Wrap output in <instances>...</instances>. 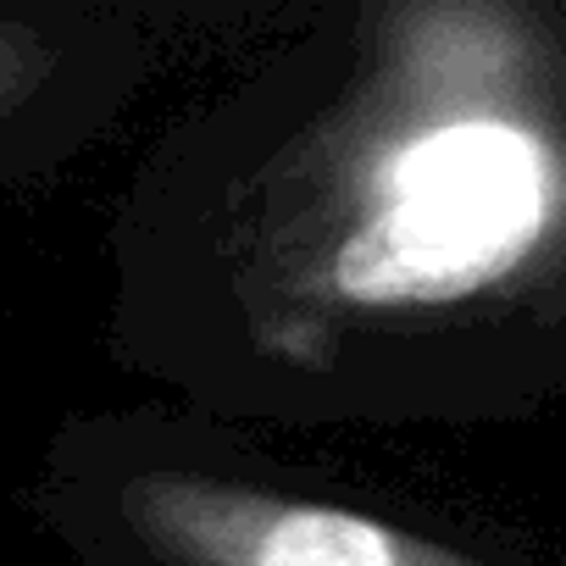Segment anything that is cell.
<instances>
[{"label": "cell", "instance_id": "1", "mask_svg": "<svg viewBox=\"0 0 566 566\" xmlns=\"http://www.w3.org/2000/svg\"><path fill=\"white\" fill-rule=\"evenodd\" d=\"M566 295V12L378 0L178 123L123 206V361L328 422Z\"/></svg>", "mask_w": 566, "mask_h": 566}, {"label": "cell", "instance_id": "2", "mask_svg": "<svg viewBox=\"0 0 566 566\" xmlns=\"http://www.w3.org/2000/svg\"><path fill=\"white\" fill-rule=\"evenodd\" d=\"M45 511L90 566H489L367 505L228 472L128 422L56 450Z\"/></svg>", "mask_w": 566, "mask_h": 566}, {"label": "cell", "instance_id": "3", "mask_svg": "<svg viewBox=\"0 0 566 566\" xmlns=\"http://www.w3.org/2000/svg\"><path fill=\"white\" fill-rule=\"evenodd\" d=\"M128 62V45L95 40L67 18H0V161L40 156L45 134L78 123L95 84Z\"/></svg>", "mask_w": 566, "mask_h": 566}]
</instances>
